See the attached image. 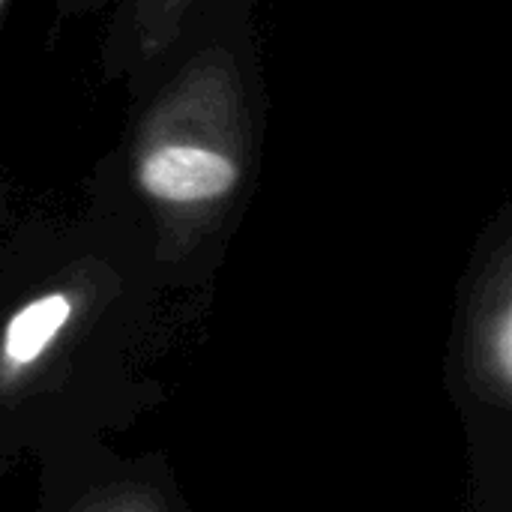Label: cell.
<instances>
[{
    "mask_svg": "<svg viewBox=\"0 0 512 512\" xmlns=\"http://www.w3.org/2000/svg\"><path fill=\"white\" fill-rule=\"evenodd\" d=\"M141 186L162 201H210L234 189L237 165L207 147H159L141 162Z\"/></svg>",
    "mask_w": 512,
    "mask_h": 512,
    "instance_id": "1",
    "label": "cell"
},
{
    "mask_svg": "<svg viewBox=\"0 0 512 512\" xmlns=\"http://www.w3.org/2000/svg\"><path fill=\"white\" fill-rule=\"evenodd\" d=\"M69 315H72V303L66 294H45L27 303L21 312L12 315L3 333V357L12 366L33 363L48 348V342L63 330Z\"/></svg>",
    "mask_w": 512,
    "mask_h": 512,
    "instance_id": "2",
    "label": "cell"
},
{
    "mask_svg": "<svg viewBox=\"0 0 512 512\" xmlns=\"http://www.w3.org/2000/svg\"><path fill=\"white\" fill-rule=\"evenodd\" d=\"M495 354H498V372H501V378H510L512 336H510V315H507V312L501 315V324H498V342H495Z\"/></svg>",
    "mask_w": 512,
    "mask_h": 512,
    "instance_id": "3",
    "label": "cell"
},
{
    "mask_svg": "<svg viewBox=\"0 0 512 512\" xmlns=\"http://www.w3.org/2000/svg\"><path fill=\"white\" fill-rule=\"evenodd\" d=\"M0 3H3V0H0Z\"/></svg>",
    "mask_w": 512,
    "mask_h": 512,
    "instance_id": "4",
    "label": "cell"
}]
</instances>
